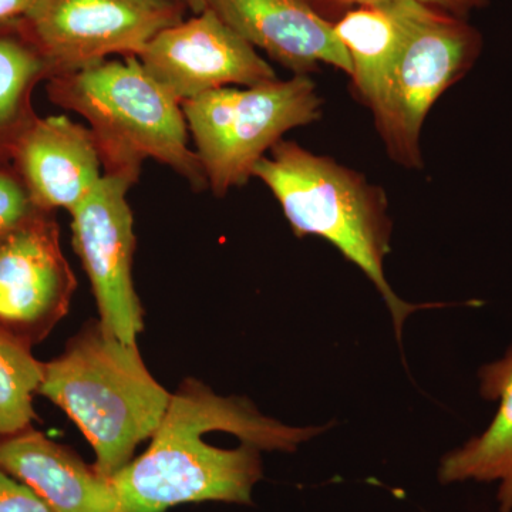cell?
Returning <instances> with one entry per match:
<instances>
[{
  "label": "cell",
  "mask_w": 512,
  "mask_h": 512,
  "mask_svg": "<svg viewBox=\"0 0 512 512\" xmlns=\"http://www.w3.org/2000/svg\"><path fill=\"white\" fill-rule=\"evenodd\" d=\"M269 419L241 397H222L195 379L174 393L141 456L110 478L121 512H165L177 505L252 503L261 450L295 451L319 434Z\"/></svg>",
  "instance_id": "obj_1"
},
{
  "label": "cell",
  "mask_w": 512,
  "mask_h": 512,
  "mask_svg": "<svg viewBox=\"0 0 512 512\" xmlns=\"http://www.w3.org/2000/svg\"><path fill=\"white\" fill-rule=\"evenodd\" d=\"M37 394L59 406L92 444L97 473L111 478L156 433L171 393L148 372L137 343L84 323L62 355L43 363Z\"/></svg>",
  "instance_id": "obj_2"
},
{
  "label": "cell",
  "mask_w": 512,
  "mask_h": 512,
  "mask_svg": "<svg viewBox=\"0 0 512 512\" xmlns=\"http://www.w3.org/2000/svg\"><path fill=\"white\" fill-rule=\"evenodd\" d=\"M49 100L76 111L90 124L106 175L134 185L151 158L185 178L194 190L208 188L200 158L188 146L180 101L150 76L137 56L103 60L46 82Z\"/></svg>",
  "instance_id": "obj_3"
},
{
  "label": "cell",
  "mask_w": 512,
  "mask_h": 512,
  "mask_svg": "<svg viewBox=\"0 0 512 512\" xmlns=\"http://www.w3.org/2000/svg\"><path fill=\"white\" fill-rule=\"evenodd\" d=\"M252 177L274 194L295 235L326 239L373 282L392 313L399 340L410 313L443 306L410 305L390 288L383 269L392 232L387 198L362 174L282 138L258 161Z\"/></svg>",
  "instance_id": "obj_4"
},
{
  "label": "cell",
  "mask_w": 512,
  "mask_h": 512,
  "mask_svg": "<svg viewBox=\"0 0 512 512\" xmlns=\"http://www.w3.org/2000/svg\"><path fill=\"white\" fill-rule=\"evenodd\" d=\"M195 153L217 197L241 187L289 130L319 120L322 100L308 76L222 87L184 101Z\"/></svg>",
  "instance_id": "obj_5"
},
{
  "label": "cell",
  "mask_w": 512,
  "mask_h": 512,
  "mask_svg": "<svg viewBox=\"0 0 512 512\" xmlns=\"http://www.w3.org/2000/svg\"><path fill=\"white\" fill-rule=\"evenodd\" d=\"M481 36L463 18L417 3L402 53L370 104L390 157L421 165L420 134L437 99L471 69Z\"/></svg>",
  "instance_id": "obj_6"
},
{
  "label": "cell",
  "mask_w": 512,
  "mask_h": 512,
  "mask_svg": "<svg viewBox=\"0 0 512 512\" xmlns=\"http://www.w3.org/2000/svg\"><path fill=\"white\" fill-rule=\"evenodd\" d=\"M187 9L180 0H37L20 20L57 76L107 56L140 55Z\"/></svg>",
  "instance_id": "obj_7"
},
{
  "label": "cell",
  "mask_w": 512,
  "mask_h": 512,
  "mask_svg": "<svg viewBox=\"0 0 512 512\" xmlns=\"http://www.w3.org/2000/svg\"><path fill=\"white\" fill-rule=\"evenodd\" d=\"M128 181L104 174L72 212L73 248L99 306L100 323L109 335L137 343L143 308L134 288V218L127 201Z\"/></svg>",
  "instance_id": "obj_8"
},
{
  "label": "cell",
  "mask_w": 512,
  "mask_h": 512,
  "mask_svg": "<svg viewBox=\"0 0 512 512\" xmlns=\"http://www.w3.org/2000/svg\"><path fill=\"white\" fill-rule=\"evenodd\" d=\"M76 276L55 212L42 211L0 237V330L33 348L67 315Z\"/></svg>",
  "instance_id": "obj_9"
},
{
  "label": "cell",
  "mask_w": 512,
  "mask_h": 512,
  "mask_svg": "<svg viewBox=\"0 0 512 512\" xmlns=\"http://www.w3.org/2000/svg\"><path fill=\"white\" fill-rule=\"evenodd\" d=\"M137 57L181 104L222 87L278 79L255 47L208 8L158 33Z\"/></svg>",
  "instance_id": "obj_10"
},
{
  "label": "cell",
  "mask_w": 512,
  "mask_h": 512,
  "mask_svg": "<svg viewBox=\"0 0 512 512\" xmlns=\"http://www.w3.org/2000/svg\"><path fill=\"white\" fill-rule=\"evenodd\" d=\"M218 18L252 46L295 76H308L320 63L352 76L335 25L313 0H204Z\"/></svg>",
  "instance_id": "obj_11"
},
{
  "label": "cell",
  "mask_w": 512,
  "mask_h": 512,
  "mask_svg": "<svg viewBox=\"0 0 512 512\" xmlns=\"http://www.w3.org/2000/svg\"><path fill=\"white\" fill-rule=\"evenodd\" d=\"M12 164L46 212H72L104 175L92 131L66 116L37 117L19 138Z\"/></svg>",
  "instance_id": "obj_12"
},
{
  "label": "cell",
  "mask_w": 512,
  "mask_h": 512,
  "mask_svg": "<svg viewBox=\"0 0 512 512\" xmlns=\"http://www.w3.org/2000/svg\"><path fill=\"white\" fill-rule=\"evenodd\" d=\"M0 470L29 485L53 512H121L110 478L33 424L0 434Z\"/></svg>",
  "instance_id": "obj_13"
},
{
  "label": "cell",
  "mask_w": 512,
  "mask_h": 512,
  "mask_svg": "<svg viewBox=\"0 0 512 512\" xmlns=\"http://www.w3.org/2000/svg\"><path fill=\"white\" fill-rule=\"evenodd\" d=\"M481 396L500 407L488 429L441 460V483L498 481L500 512H512V346L498 362L481 367Z\"/></svg>",
  "instance_id": "obj_14"
},
{
  "label": "cell",
  "mask_w": 512,
  "mask_h": 512,
  "mask_svg": "<svg viewBox=\"0 0 512 512\" xmlns=\"http://www.w3.org/2000/svg\"><path fill=\"white\" fill-rule=\"evenodd\" d=\"M417 3L389 0L353 6L333 23L352 63L356 92L369 107L402 53Z\"/></svg>",
  "instance_id": "obj_15"
},
{
  "label": "cell",
  "mask_w": 512,
  "mask_h": 512,
  "mask_svg": "<svg viewBox=\"0 0 512 512\" xmlns=\"http://www.w3.org/2000/svg\"><path fill=\"white\" fill-rule=\"evenodd\" d=\"M53 76L22 20L0 26V163H12L19 138L37 119L33 93Z\"/></svg>",
  "instance_id": "obj_16"
},
{
  "label": "cell",
  "mask_w": 512,
  "mask_h": 512,
  "mask_svg": "<svg viewBox=\"0 0 512 512\" xmlns=\"http://www.w3.org/2000/svg\"><path fill=\"white\" fill-rule=\"evenodd\" d=\"M43 379V363L32 348L0 330V434L13 433L36 420L33 399Z\"/></svg>",
  "instance_id": "obj_17"
},
{
  "label": "cell",
  "mask_w": 512,
  "mask_h": 512,
  "mask_svg": "<svg viewBox=\"0 0 512 512\" xmlns=\"http://www.w3.org/2000/svg\"><path fill=\"white\" fill-rule=\"evenodd\" d=\"M42 210L30 198L12 163H0V237L25 224Z\"/></svg>",
  "instance_id": "obj_18"
},
{
  "label": "cell",
  "mask_w": 512,
  "mask_h": 512,
  "mask_svg": "<svg viewBox=\"0 0 512 512\" xmlns=\"http://www.w3.org/2000/svg\"><path fill=\"white\" fill-rule=\"evenodd\" d=\"M0 512H53L29 485L0 470Z\"/></svg>",
  "instance_id": "obj_19"
},
{
  "label": "cell",
  "mask_w": 512,
  "mask_h": 512,
  "mask_svg": "<svg viewBox=\"0 0 512 512\" xmlns=\"http://www.w3.org/2000/svg\"><path fill=\"white\" fill-rule=\"evenodd\" d=\"M315 5L322 9H345L353 6L372 5V3L389 2V0H313ZM414 2L423 3L457 16V18H466L471 10L483 8L487 5V0H414Z\"/></svg>",
  "instance_id": "obj_20"
},
{
  "label": "cell",
  "mask_w": 512,
  "mask_h": 512,
  "mask_svg": "<svg viewBox=\"0 0 512 512\" xmlns=\"http://www.w3.org/2000/svg\"><path fill=\"white\" fill-rule=\"evenodd\" d=\"M37 0H0V26L22 19Z\"/></svg>",
  "instance_id": "obj_21"
},
{
  "label": "cell",
  "mask_w": 512,
  "mask_h": 512,
  "mask_svg": "<svg viewBox=\"0 0 512 512\" xmlns=\"http://www.w3.org/2000/svg\"><path fill=\"white\" fill-rule=\"evenodd\" d=\"M180 2H183L188 9L192 10L194 15H198V13L204 12L207 9L204 0H180Z\"/></svg>",
  "instance_id": "obj_22"
}]
</instances>
